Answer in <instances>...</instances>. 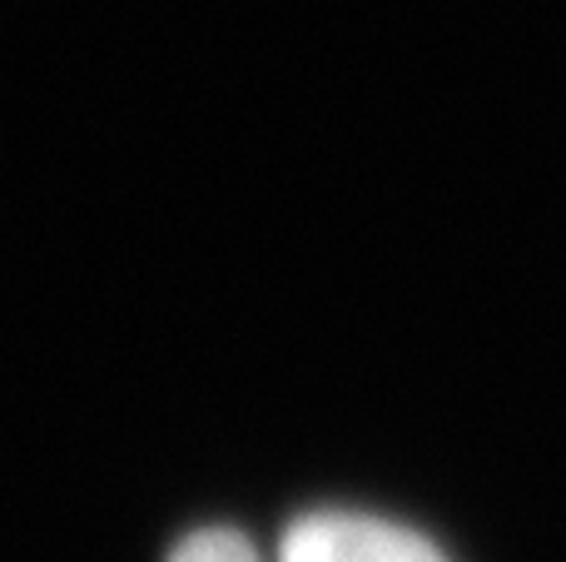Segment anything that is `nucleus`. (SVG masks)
I'll use <instances>...</instances> for the list:
<instances>
[{
	"mask_svg": "<svg viewBox=\"0 0 566 562\" xmlns=\"http://www.w3.org/2000/svg\"><path fill=\"white\" fill-rule=\"evenodd\" d=\"M279 562H448L422 533L368 513H308L283 533Z\"/></svg>",
	"mask_w": 566,
	"mask_h": 562,
	"instance_id": "1",
	"label": "nucleus"
},
{
	"mask_svg": "<svg viewBox=\"0 0 566 562\" xmlns=\"http://www.w3.org/2000/svg\"><path fill=\"white\" fill-rule=\"evenodd\" d=\"M169 562H259V553L229 528H205V533L185 538Z\"/></svg>",
	"mask_w": 566,
	"mask_h": 562,
	"instance_id": "2",
	"label": "nucleus"
}]
</instances>
